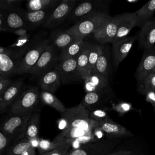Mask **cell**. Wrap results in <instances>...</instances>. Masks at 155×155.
Returning <instances> with one entry per match:
<instances>
[{
    "instance_id": "cell-1",
    "label": "cell",
    "mask_w": 155,
    "mask_h": 155,
    "mask_svg": "<svg viewBox=\"0 0 155 155\" xmlns=\"http://www.w3.org/2000/svg\"><path fill=\"white\" fill-rule=\"evenodd\" d=\"M90 112V111L81 102L76 106L67 108L65 112L61 113L62 118L66 121V127L54 138L53 142L59 143L70 131L73 129L79 128L87 131H91L97 127L99 124L89 118Z\"/></svg>"
},
{
    "instance_id": "cell-2",
    "label": "cell",
    "mask_w": 155,
    "mask_h": 155,
    "mask_svg": "<svg viewBox=\"0 0 155 155\" xmlns=\"http://www.w3.org/2000/svg\"><path fill=\"white\" fill-rule=\"evenodd\" d=\"M108 12H99L93 13L73 25L67 30L73 34L78 41L90 34H93L100 27L111 19Z\"/></svg>"
},
{
    "instance_id": "cell-3",
    "label": "cell",
    "mask_w": 155,
    "mask_h": 155,
    "mask_svg": "<svg viewBox=\"0 0 155 155\" xmlns=\"http://www.w3.org/2000/svg\"><path fill=\"white\" fill-rule=\"evenodd\" d=\"M30 44L21 48H0V77L10 78L15 74Z\"/></svg>"
},
{
    "instance_id": "cell-4",
    "label": "cell",
    "mask_w": 155,
    "mask_h": 155,
    "mask_svg": "<svg viewBox=\"0 0 155 155\" xmlns=\"http://www.w3.org/2000/svg\"><path fill=\"white\" fill-rule=\"evenodd\" d=\"M33 113L10 114L1 123L0 131L6 134L14 143L19 140L25 136L27 125Z\"/></svg>"
},
{
    "instance_id": "cell-5",
    "label": "cell",
    "mask_w": 155,
    "mask_h": 155,
    "mask_svg": "<svg viewBox=\"0 0 155 155\" xmlns=\"http://www.w3.org/2000/svg\"><path fill=\"white\" fill-rule=\"evenodd\" d=\"M49 42V39L45 36L31 40L30 45L15 71V74L28 73Z\"/></svg>"
},
{
    "instance_id": "cell-6",
    "label": "cell",
    "mask_w": 155,
    "mask_h": 155,
    "mask_svg": "<svg viewBox=\"0 0 155 155\" xmlns=\"http://www.w3.org/2000/svg\"><path fill=\"white\" fill-rule=\"evenodd\" d=\"M40 92L36 86H32L24 90L16 101L9 108L10 114H20L33 113L37 106Z\"/></svg>"
},
{
    "instance_id": "cell-7",
    "label": "cell",
    "mask_w": 155,
    "mask_h": 155,
    "mask_svg": "<svg viewBox=\"0 0 155 155\" xmlns=\"http://www.w3.org/2000/svg\"><path fill=\"white\" fill-rule=\"evenodd\" d=\"M123 140L122 139H101L78 148H71L66 155H108L116 146L122 143Z\"/></svg>"
},
{
    "instance_id": "cell-8",
    "label": "cell",
    "mask_w": 155,
    "mask_h": 155,
    "mask_svg": "<svg viewBox=\"0 0 155 155\" xmlns=\"http://www.w3.org/2000/svg\"><path fill=\"white\" fill-rule=\"evenodd\" d=\"M59 59L56 48L50 42L47 45L39 59L29 71L31 80L39 79L43 74L53 68Z\"/></svg>"
},
{
    "instance_id": "cell-9",
    "label": "cell",
    "mask_w": 155,
    "mask_h": 155,
    "mask_svg": "<svg viewBox=\"0 0 155 155\" xmlns=\"http://www.w3.org/2000/svg\"><path fill=\"white\" fill-rule=\"evenodd\" d=\"M24 12L20 7L4 11L0 10V30L13 33L21 29L28 30Z\"/></svg>"
},
{
    "instance_id": "cell-10",
    "label": "cell",
    "mask_w": 155,
    "mask_h": 155,
    "mask_svg": "<svg viewBox=\"0 0 155 155\" xmlns=\"http://www.w3.org/2000/svg\"><path fill=\"white\" fill-rule=\"evenodd\" d=\"M110 1L93 0L82 2L76 5L71 12L68 19L74 24L81 19L99 12H108Z\"/></svg>"
},
{
    "instance_id": "cell-11",
    "label": "cell",
    "mask_w": 155,
    "mask_h": 155,
    "mask_svg": "<svg viewBox=\"0 0 155 155\" xmlns=\"http://www.w3.org/2000/svg\"><path fill=\"white\" fill-rule=\"evenodd\" d=\"M77 3L76 0H61L42 25L43 28H53L61 24L69 17Z\"/></svg>"
},
{
    "instance_id": "cell-12",
    "label": "cell",
    "mask_w": 155,
    "mask_h": 155,
    "mask_svg": "<svg viewBox=\"0 0 155 155\" xmlns=\"http://www.w3.org/2000/svg\"><path fill=\"white\" fill-rule=\"evenodd\" d=\"M54 68L59 71L62 84H73L82 81L78 69L76 57L64 59L59 58Z\"/></svg>"
},
{
    "instance_id": "cell-13",
    "label": "cell",
    "mask_w": 155,
    "mask_h": 155,
    "mask_svg": "<svg viewBox=\"0 0 155 155\" xmlns=\"http://www.w3.org/2000/svg\"><path fill=\"white\" fill-rule=\"evenodd\" d=\"M120 19L121 14L111 17L93 33L94 39L102 44L112 43L116 36Z\"/></svg>"
},
{
    "instance_id": "cell-14",
    "label": "cell",
    "mask_w": 155,
    "mask_h": 155,
    "mask_svg": "<svg viewBox=\"0 0 155 155\" xmlns=\"http://www.w3.org/2000/svg\"><path fill=\"white\" fill-rule=\"evenodd\" d=\"M155 72V47L144 50L141 61L136 70L135 77L137 83Z\"/></svg>"
},
{
    "instance_id": "cell-15",
    "label": "cell",
    "mask_w": 155,
    "mask_h": 155,
    "mask_svg": "<svg viewBox=\"0 0 155 155\" xmlns=\"http://www.w3.org/2000/svg\"><path fill=\"white\" fill-rule=\"evenodd\" d=\"M136 39L137 36L136 35L118 39L111 43L113 63L115 69L128 54Z\"/></svg>"
},
{
    "instance_id": "cell-16",
    "label": "cell",
    "mask_w": 155,
    "mask_h": 155,
    "mask_svg": "<svg viewBox=\"0 0 155 155\" xmlns=\"http://www.w3.org/2000/svg\"><path fill=\"white\" fill-rule=\"evenodd\" d=\"M112 97V92L110 87L93 93H86L81 103L90 111L100 108L108 102Z\"/></svg>"
},
{
    "instance_id": "cell-17",
    "label": "cell",
    "mask_w": 155,
    "mask_h": 155,
    "mask_svg": "<svg viewBox=\"0 0 155 155\" xmlns=\"http://www.w3.org/2000/svg\"><path fill=\"white\" fill-rule=\"evenodd\" d=\"M99 127L104 133L106 139H124L134 136V134L130 130L111 119L104 122Z\"/></svg>"
},
{
    "instance_id": "cell-18",
    "label": "cell",
    "mask_w": 155,
    "mask_h": 155,
    "mask_svg": "<svg viewBox=\"0 0 155 155\" xmlns=\"http://www.w3.org/2000/svg\"><path fill=\"white\" fill-rule=\"evenodd\" d=\"M137 39L140 48L145 50L154 46L155 18L145 22L137 34Z\"/></svg>"
},
{
    "instance_id": "cell-19",
    "label": "cell",
    "mask_w": 155,
    "mask_h": 155,
    "mask_svg": "<svg viewBox=\"0 0 155 155\" xmlns=\"http://www.w3.org/2000/svg\"><path fill=\"white\" fill-rule=\"evenodd\" d=\"M24 81L22 79L14 81L0 97V111L5 112L10 107L23 91Z\"/></svg>"
},
{
    "instance_id": "cell-20",
    "label": "cell",
    "mask_w": 155,
    "mask_h": 155,
    "mask_svg": "<svg viewBox=\"0 0 155 155\" xmlns=\"http://www.w3.org/2000/svg\"><path fill=\"white\" fill-rule=\"evenodd\" d=\"M83 81L86 93L98 91L109 87V78L95 71L90 73Z\"/></svg>"
},
{
    "instance_id": "cell-21",
    "label": "cell",
    "mask_w": 155,
    "mask_h": 155,
    "mask_svg": "<svg viewBox=\"0 0 155 155\" xmlns=\"http://www.w3.org/2000/svg\"><path fill=\"white\" fill-rule=\"evenodd\" d=\"M61 84V74L54 68L43 74L38 79V85L42 90L52 93L58 89Z\"/></svg>"
},
{
    "instance_id": "cell-22",
    "label": "cell",
    "mask_w": 155,
    "mask_h": 155,
    "mask_svg": "<svg viewBox=\"0 0 155 155\" xmlns=\"http://www.w3.org/2000/svg\"><path fill=\"white\" fill-rule=\"evenodd\" d=\"M137 26V20L134 13H121V19L119 25L116 36L113 41L127 37L132 28Z\"/></svg>"
},
{
    "instance_id": "cell-23",
    "label": "cell",
    "mask_w": 155,
    "mask_h": 155,
    "mask_svg": "<svg viewBox=\"0 0 155 155\" xmlns=\"http://www.w3.org/2000/svg\"><path fill=\"white\" fill-rule=\"evenodd\" d=\"M52 10H53L33 12L25 11L24 16L27 25V29L31 30L41 25H43L50 15Z\"/></svg>"
},
{
    "instance_id": "cell-24",
    "label": "cell",
    "mask_w": 155,
    "mask_h": 155,
    "mask_svg": "<svg viewBox=\"0 0 155 155\" xmlns=\"http://www.w3.org/2000/svg\"><path fill=\"white\" fill-rule=\"evenodd\" d=\"M48 39L50 43L61 51L70 44L78 41L76 36L67 30L53 33Z\"/></svg>"
},
{
    "instance_id": "cell-25",
    "label": "cell",
    "mask_w": 155,
    "mask_h": 155,
    "mask_svg": "<svg viewBox=\"0 0 155 155\" xmlns=\"http://www.w3.org/2000/svg\"><path fill=\"white\" fill-rule=\"evenodd\" d=\"M155 12V0L148 1L140 8L134 12L137 26L141 27L145 22L153 18V16Z\"/></svg>"
},
{
    "instance_id": "cell-26",
    "label": "cell",
    "mask_w": 155,
    "mask_h": 155,
    "mask_svg": "<svg viewBox=\"0 0 155 155\" xmlns=\"http://www.w3.org/2000/svg\"><path fill=\"white\" fill-rule=\"evenodd\" d=\"M110 70L109 53L107 48L105 46H102V51L96 62L94 71L109 78Z\"/></svg>"
},
{
    "instance_id": "cell-27",
    "label": "cell",
    "mask_w": 155,
    "mask_h": 155,
    "mask_svg": "<svg viewBox=\"0 0 155 155\" xmlns=\"http://www.w3.org/2000/svg\"><path fill=\"white\" fill-rule=\"evenodd\" d=\"M91 43L87 42L85 47L76 57L77 66L82 81L84 80L88 72L89 53Z\"/></svg>"
},
{
    "instance_id": "cell-28",
    "label": "cell",
    "mask_w": 155,
    "mask_h": 155,
    "mask_svg": "<svg viewBox=\"0 0 155 155\" xmlns=\"http://www.w3.org/2000/svg\"><path fill=\"white\" fill-rule=\"evenodd\" d=\"M61 0H30L26 4L27 11H39L53 10Z\"/></svg>"
},
{
    "instance_id": "cell-29",
    "label": "cell",
    "mask_w": 155,
    "mask_h": 155,
    "mask_svg": "<svg viewBox=\"0 0 155 155\" xmlns=\"http://www.w3.org/2000/svg\"><path fill=\"white\" fill-rule=\"evenodd\" d=\"M87 42L84 40L75 41L61 51L59 58L61 59L76 58L85 47Z\"/></svg>"
},
{
    "instance_id": "cell-30",
    "label": "cell",
    "mask_w": 155,
    "mask_h": 155,
    "mask_svg": "<svg viewBox=\"0 0 155 155\" xmlns=\"http://www.w3.org/2000/svg\"><path fill=\"white\" fill-rule=\"evenodd\" d=\"M39 125L40 114L39 112H33L28 121L24 137L28 140L39 137Z\"/></svg>"
},
{
    "instance_id": "cell-31",
    "label": "cell",
    "mask_w": 155,
    "mask_h": 155,
    "mask_svg": "<svg viewBox=\"0 0 155 155\" xmlns=\"http://www.w3.org/2000/svg\"><path fill=\"white\" fill-rule=\"evenodd\" d=\"M40 99L43 103L53 108L61 113L65 112L67 110L64 104L52 93L42 90L40 92Z\"/></svg>"
},
{
    "instance_id": "cell-32",
    "label": "cell",
    "mask_w": 155,
    "mask_h": 155,
    "mask_svg": "<svg viewBox=\"0 0 155 155\" xmlns=\"http://www.w3.org/2000/svg\"><path fill=\"white\" fill-rule=\"evenodd\" d=\"M31 148L28 139L24 137L10 145L5 155H22L24 152Z\"/></svg>"
},
{
    "instance_id": "cell-33",
    "label": "cell",
    "mask_w": 155,
    "mask_h": 155,
    "mask_svg": "<svg viewBox=\"0 0 155 155\" xmlns=\"http://www.w3.org/2000/svg\"><path fill=\"white\" fill-rule=\"evenodd\" d=\"M93 131L85 135L71 140L67 143H69L71 145V148H78L82 145L97 142L99 140L96 137Z\"/></svg>"
},
{
    "instance_id": "cell-34",
    "label": "cell",
    "mask_w": 155,
    "mask_h": 155,
    "mask_svg": "<svg viewBox=\"0 0 155 155\" xmlns=\"http://www.w3.org/2000/svg\"><path fill=\"white\" fill-rule=\"evenodd\" d=\"M102 45H100L96 43H91L90 53H89V58H88L89 65H88V74L94 71L95 65L102 51Z\"/></svg>"
},
{
    "instance_id": "cell-35",
    "label": "cell",
    "mask_w": 155,
    "mask_h": 155,
    "mask_svg": "<svg viewBox=\"0 0 155 155\" xmlns=\"http://www.w3.org/2000/svg\"><path fill=\"white\" fill-rule=\"evenodd\" d=\"M139 92L145 94L147 91L155 90V72L137 83Z\"/></svg>"
},
{
    "instance_id": "cell-36",
    "label": "cell",
    "mask_w": 155,
    "mask_h": 155,
    "mask_svg": "<svg viewBox=\"0 0 155 155\" xmlns=\"http://www.w3.org/2000/svg\"><path fill=\"white\" fill-rule=\"evenodd\" d=\"M138 150L130 146H125V143L122 142L116 146L108 155H140Z\"/></svg>"
},
{
    "instance_id": "cell-37",
    "label": "cell",
    "mask_w": 155,
    "mask_h": 155,
    "mask_svg": "<svg viewBox=\"0 0 155 155\" xmlns=\"http://www.w3.org/2000/svg\"><path fill=\"white\" fill-rule=\"evenodd\" d=\"M89 118L99 124V126L105 122L111 119L108 116V111L105 108H97L90 111Z\"/></svg>"
},
{
    "instance_id": "cell-38",
    "label": "cell",
    "mask_w": 155,
    "mask_h": 155,
    "mask_svg": "<svg viewBox=\"0 0 155 155\" xmlns=\"http://www.w3.org/2000/svg\"><path fill=\"white\" fill-rule=\"evenodd\" d=\"M62 143H55L53 141H50L47 139H41L38 148L39 154L41 155L47 152L52 151L58 148Z\"/></svg>"
},
{
    "instance_id": "cell-39",
    "label": "cell",
    "mask_w": 155,
    "mask_h": 155,
    "mask_svg": "<svg viewBox=\"0 0 155 155\" xmlns=\"http://www.w3.org/2000/svg\"><path fill=\"white\" fill-rule=\"evenodd\" d=\"M112 110L119 113L120 114H123L135 109L133 107L131 104L127 102H121L117 104H113Z\"/></svg>"
},
{
    "instance_id": "cell-40",
    "label": "cell",
    "mask_w": 155,
    "mask_h": 155,
    "mask_svg": "<svg viewBox=\"0 0 155 155\" xmlns=\"http://www.w3.org/2000/svg\"><path fill=\"white\" fill-rule=\"evenodd\" d=\"M22 1L21 0H1L0 10H7L20 7Z\"/></svg>"
},
{
    "instance_id": "cell-41",
    "label": "cell",
    "mask_w": 155,
    "mask_h": 155,
    "mask_svg": "<svg viewBox=\"0 0 155 155\" xmlns=\"http://www.w3.org/2000/svg\"><path fill=\"white\" fill-rule=\"evenodd\" d=\"M70 149L71 145L69 143H62L56 149L41 155H66Z\"/></svg>"
},
{
    "instance_id": "cell-42",
    "label": "cell",
    "mask_w": 155,
    "mask_h": 155,
    "mask_svg": "<svg viewBox=\"0 0 155 155\" xmlns=\"http://www.w3.org/2000/svg\"><path fill=\"white\" fill-rule=\"evenodd\" d=\"M12 142V140L6 134L0 131V155H5Z\"/></svg>"
},
{
    "instance_id": "cell-43",
    "label": "cell",
    "mask_w": 155,
    "mask_h": 155,
    "mask_svg": "<svg viewBox=\"0 0 155 155\" xmlns=\"http://www.w3.org/2000/svg\"><path fill=\"white\" fill-rule=\"evenodd\" d=\"M31 42L30 35L29 34H27L24 36H19L18 38L15 41L14 43H13L11 45L9 46L10 48H21L23 47Z\"/></svg>"
},
{
    "instance_id": "cell-44",
    "label": "cell",
    "mask_w": 155,
    "mask_h": 155,
    "mask_svg": "<svg viewBox=\"0 0 155 155\" xmlns=\"http://www.w3.org/2000/svg\"><path fill=\"white\" fill-rule=\"evenodd\" d=\"M14 81L10 78L0 77V97L4 94L7 88L12 84Z\"/></svg>"
},
{
    "instance_id": "cell-45",
    "label": "cell",
    "mask_w": 155,
    "mask_h": 155,
    "mask_svg": "<svg viewBox=\"0 0 155 155\" xmlns=\"http://www.w3.org/2000/svg\"><path fill=\"white\" fill-rule=\"evenodd\" d=\"M145 95L146 101L150 103L155 110V90L148 91L145 94Z\"/></svg>"
},
{
    "instance_id": "cell-46",
    "label": "cell",
    "mask_w": 155,
    "mask_h": 155,
    "mask_svg": "<svg viewBox=\"0 0 155 155\" xmlns=\"http://www.w3.org/2000/svg\"><path fill=\"white\" fill-rule=\"evenodd\" d=\"M40 140H41V138H39V137H36L30 139L28 140L32 148L35 149H36V148L38 149L39 143H40Z\"/></svg>"
},
{
    "instance_id": "cell-47",
    "label": "cell",
    "mask_w": 155,
    "mask_h": 155,
    "mask_svg": "<svg viewBox=\"0 0 155 155\" xmlns=\"http://www.w3.org/2000/svg\"><path fill=\"white\" fill-rule=\"evenodd\" d=\"M22 155H36L35 149L33 148H31V149L24 152Z\"/></svg>"
},
{
    "instance_id": "cell-48",
    "label": "cell",
    "mask_w": 155,
    "mask_h": 155,
    "mask_svg": "<svg viewBox=\"0 0 155 155\" xmlns=\"http://www.w3.org/2000/svg\"><path fill=\"white\" fill-rule=\"evenodd\" d=\"M137 1H128V2H136Z\"/></svg>"
}]
</instances>
